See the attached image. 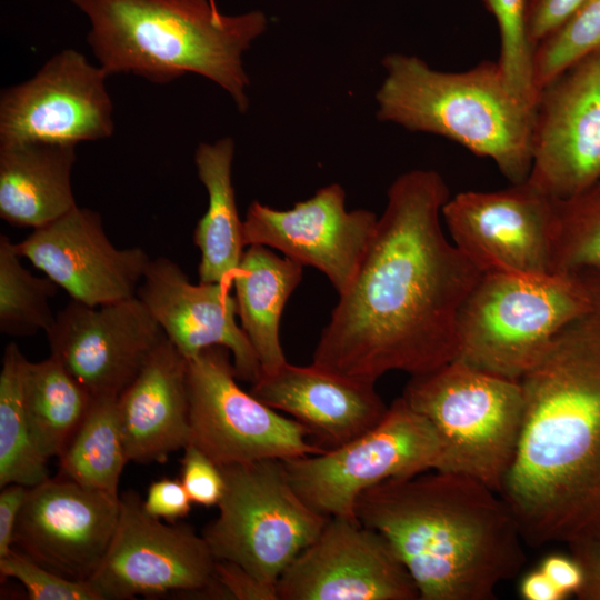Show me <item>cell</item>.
Masks as SVG:
<instances>
[{
	"label": "cell",
	"mask_w": 600,
	"mask_h": 600,
	"mask_svg": "<svg viewBox=\"0 0 600 600\" xmlns=\"http://www.w3.org/2000/svg\"><path fill=\"white\" fill-rule=\"evenodd\" d=\"M449 189L434 170L397 177L354 279L339 294L312 363L376 382L458 358V317L483 274L441 228Z\"/></svg>",
	"instance_id": "cell-1"
},
{
	"label": "cell",
	"mask_w": 600,
	"mask_h": 600,
	"mask_svg": "<svg viewBox=\"0 0 600 600\" xmlns=\"http://www.w3.org/2000/svg\"><path fill=\"white\" fill-rule=\"evenodd\" d=\"M520 382L522 426L499 493L530 547L600 540V313L563 328Z\"/></svg>",
	"instance_id": "cell-2"
},
{
	"label": "cell",
	"mask_w": 600,
	"mask_h": 600,
	"mask_svg": "<svg viewBox=\"0 0 600 600\" xmlns=\"http://www.w3.org/2000/svg\"><path fill=\"white\" fill-rule=\"evenodd\" d=\"M356 518L380 532L419 600H492L526 563L524 539L501 494L463 474L431 470L363 491Z\"/></svg>",
	"instance_id": "cell-3"
},
{
	"label": "cell",
	"mask_w": 600,
	"mask_h": 600,
	"mask_svg": "<svg viewBox=\"0 0 600 600\" xmlns=\"http://www.w3.org/2000/svg\"><path fill=\"white\" fill-rule=\"evenodd\" d=\"M89 20L87 42L108 76L168 84L194 73L249 108L243 54L267 29L261 11L228 16L214 0H69Z\"/></svg>",
	"instance_id": "cell-4"
},
{
	"label": "cell",
	"mask_w": 600,
	"mask_h": 600,
	"mask_svg": "<svg viewBox=\"0 0 600 600\" xmlns=\"http://www.w3.org/2000/svg\"><path fill=\"white\" fill-rule=\"evenodd\" d=\"M381 64L379 121L454 141L491 159L511 184L528 179L534 106L509 87L497 61L447 72L417 56L390 53Z\"/></svg>",
	"instance_id": "cell-5"
},
{
	"label": "cell",
	"mask_w": 600,
	"mask_h": 600,
	"mask_svg": "<svg viewBox=\"0 0 600 600\" xmlns=\"http://www.w3.org/2000/svg\"><path fill=\"white\" fill-rule=\"evenodd\" d=\"M401 397L436 430L441 443L438 470L473 478L500 491L522 426L520 381L457 358L411 377Z\"/></svg>",
	"instance_id": "cell-6"
},
{
	"label": "cell",
	"mask_w": 600,
	"mask_h": 600,
	"mask_svg": "<svg viewBox=\"0 0 600 600\" xmlns=\"http://www.w3.org/2000/svg\"><path fill=\"white\" fill-rule=\"evenodd\" d=\"M577 274L483 273L458 317V358L520 381L558 333L592 312Z\"/></svg>",
	"instance_id": "cell-7"
},
{
	"label": "cell",
	"mask_w": 600,
	"mask_h": 600,
	"mask_svg": "<svg viewBox=\"0 0 600 600\" xmlns=\"http://www.w3.org/2000/svg\"><path fill=\"white\" fill-rule=\"evenodd\" d=\"M220 468L224 491L217 506L219 513L202 536L217 560L234 562L276 587L284 569L317 538L329 518L297 493L283 460Z\"/></svg>",
	"instance_id": "cell-8"
},
{
	"label": "cell",
	"mask_w": 600,
	"mask_h": 600,
	"mask_svg": "<svg viewBox=\"0 0 600 600\" xmlns=\"http://www.w3.org/2000/svg\"><path fill=\"white\" fill-rule=\"evenodd\" d=\"M441 443L431 423L402 398L356 439L324 452L283 460L301 499L323 517H354L358 497L391 479L438 470Z\"/></svg>",
	"instance_id": "cell-9"
},
{
	"label": "cell",
	"mask_w": 600,
	"mask_h": 600,
	"mask_svg": "<svg viewBox=\"0 0 600 600\" xmlns=\"http://www.w3.org/2000/svg\"><path fill=\"white\" fill-rule=\"evenodd\" d=\"M230 351L203 349L188 359L190 442L218 466L287 460L326 449L311 432L239 384Z\"/></svg>",
	"instance_id": "cell-10"
},
{
	"label": "cell",
	"mask_w": 600,
	"mask_h": 600,
	"mask_svg": "<svg viewBox=\"0 0 600 600\" xmlns=\"http://www.w3.org/2000/svg\"><path fill=\"white\" fill-rule=\"evenodd\" d=\"M216 560L193 527L151 517L139 494L124 491L113 537L88 581L101 600L172 592L213 596Z\"/></svg>",
	"instance_id": "cell-11"
},
{
	"label": "cell",
	"mask_w": 600,
	"mask_h": 600,
	"mask_svg": "<svg viewBox=\"0 0 600 600\" xmlns=\"http://www.w3.org/2000/svg\"><path fill=\"white\" fill-rule=\"evenodd\" d=\"M442 218L454 246L482 273L552 274L556 200L528 180L459 192Z\"/></svg>",
	"instance_id": "cell-12"
},
{
	"label": "cell",
	"mask_w": 600,
	"mask_h": 600,
	"mask_svg": "<svg viewBox=\"0 0 600 600\" xmlns=\"http://www.w3.org/2000/svg\"><path fill=\"white\" fill-rule=\"evenodd\" d=\"M108 73L68 48L28 80L0 94V142L39 141L77 146L114 131Z\"/></svg>",
	"instance_id": "cell-13"
},
{
	"label": "cell",
	"mask_w": 600,
	"mask_h": 600,
	"mask_svg": "<svg viewBox=\"0 0 600 600\" xmlns=\"http://www.w3.org/2000/svg\"><path fill=\"white\" fill-rule=\"evenodd\" d=\"M278 600H419L389 541L354 517H331L277 581Z\"/></svg>",
	"instance_id": "cell-14"
},
{
	"label": "cell",
	"mask_w": 600,
	"mask_h": 600,
	"mask_svg": "<svg viewBox=\"0 0 600 600\" xmlns=\"http://www.w3.org/2000/svg\"><path fill=\"white\" fill-rule=\"evenodd\" d=\"M528 181L567 200L600 179V52L542 87L534 106Z\"/></svg>",
	"instance_id": "cell-15"
},
{
	"label": "cell",
	"mask_w": 600,
	"mask_h": 600,
	"mask_svg": "<svg viewBox=\"0 0 600 600\" xmlns=\"http://www.w3.org/2000/svg\"><path fill=\"white\" fill-rule=\"evenodd\" d=\"M44 333L50 354L93 398H118L166 338L137 296L98 307L71 299Z\"/></svg>",
	"instance_id": "cell-16"
},
{
	"label": "cell",
	"mask_w": 600,
	"mask_h": 600,
	"mask_svg": "<svg viewBox=\"0 0 600 600\" xmlns=\"http://www.w3.org/2000/svg\"><path fill=\"white\" fill-rule=\"evenodd\" d=\"M377 222L370 210H347L344 189L331 183L288 210L252 201L243 220V238L246 247L273 248L301 266L320 270L341 294L357 274Z\"/></svg>",
	"instance_id": "cell-17"
},
{
	"label": "cell",
	"mask_w": 600,
	"mask_h": 600,
	"mask_svg": "<svg viewBox=\"0 0 600 600\" xmlns=\"http://www.w3.org/2000/svg\"><path fill=\"white\" fill-rule=\"evenodd\" d=\"M120 496L89 489L66 477L30 487L13 548L58 574L88 581L113 537Z\"/></svg>",
	"instance_id": "cell-18"
},
{
	"label": "cell",
	"mask_w": 600,
	"mask_h": 600,
	"mask_svg": "<svg viewBox=\"0 0 600 600\" xmlns=\"http://www.w3.org/2000/svg\"><path fill=\"white\" fill-rule=\"evenodd\" d=\"M14 247L72 300L91 307L136 297L151 261L140 247L117 248L101 216L78 206Z\"/></svg>",
	"instance_id": "cell-19"
},
{
	"label": "cell",
	"mask_w": 600,
	"mask_h": 600,
	"mask_svg": "<svg viewBox=\"0 0 600 600\" xmlns=\"http://www.w3.org/2000/svg\"><path fill=\"white\" fill-rule=\"evenodd\" d=\"M230 291L221 283L193 284L176 262L159 257L150 261L136 296L187 360L222 346L232 356L237 378L252 384L261 368L236 321L237 303Z\"/></svg>",
	"instance_id": "cell-20"
},
{
	"label": "cell",
	"mask_w": 600,
	"mask_h": 600,
	"mask_svg": "<svg viewBox=\"0 0 600 600\" xmlns=\"http://www.w3.org/2000/svg\"><path fill=\"white\" fill-rule=\"evenodd\" d=\"M376 382L341 374L314 363H284L261 373L250 392L304 426L326 450L340 447L373 428L388 407Z\"/></svg>",
	"instance_id": "cell-21"
},
{
	"label": "cell",
	"mask_w": 600,
	"mask_h": 600,
	"mask_svg": "<svg viewBox=\"0 0 600 600\" xmlns=\"http://www.w3.org/2000/svg\"><path fill=\"white\" fill-rule=\"evenodd\" d=\"M129 461L164 463L190 442L188 360L167 339L117 399Z\"/></svg>",
	"instance_id": "cell-22"
},
{
	"label": "cell",
	"mask_w": 600,
	"mask_h": 600,
	"mask_svg": "<svg viewBox=\"0 0 600 600\" xmlns=\"http://www.w3.org/2000/svg\"><path fill=\"white\" fill-rule=\"evenodd\" d=\"M76 160L72 144L1 141V219L36 229L76 208L71 187Z\"/></svg>",
	"instance_id": "cell-23"
},
{
	"label": "cell",
	"mask_w": 600,
	"mask_h": 600,
	"mask_svg": "<svg viewBox=\"0 0 600 600\" xmlns=\"http://www.w3.org/2000/svg\"><path fill=\"white\" fill-rule=\"evenodd\" d=\"M234 141L230 137L201 142L194 152L198 178L208 193V208L199 219L193 242L200 251L199 282L233 287L244 252L243 221L232 184Z\"/></svg>",
	"instance_id": "cell-24"
},
{
	"label": "cell",
	"mask_w": 600,
	"mask_h": 600,
	"mask_svg": "<svg viewBox=\"0 0 600 600\" xmlns=\"http://www.w3.org/2000/svg\"><path fill=\"white\" fill-rule=\"evenodd\" d=\"M300 263L262 244L244 250L233 277L237 313L258 357L261 373L287 363L280 342L283 308L302 278Z\"/></svg>",
	"instance_id": "cell-25"
},
{
	"label": "cell",
	"mask_w": 600,
	"mask_h": 600,
	"mask_svg": "<svg viewBox=\"0 0 600 600\" xmlns=\"http://www.w3.org/2000/svg\"><path fill=\"white\" fill-rule=\"evenodd\" d=\"M24 404L32 438L49 461L61 453L86 417L93 397L53 356L28 361Z\"/></svg>",
	"instance_id": "cell-26"
},
{
	"label": "cell",
	"mask_w": 600,
	"mask_h": 600,
	"mask_svg": "<svg viewBox=\"0 0 600 600\" xmlns=\"http://www.w3.org/2000/svg\"><path fill=\"white\" fill-rule=\"evenodd\" d=\"M117 399H92L86 417L58 459L60 476L89 489L119 497L121 473L129 459Z\"/></svg>",
	"instance_id": "cell-27"
},
{
	"label": "cell",
	"mask_w": 600,
	"mask_h": 600,
	"mask_svg": "<svg viewBox=\"0 0 600 600\" xmlns=\"http://www.w3.org/2000/svg\"><path fill=\"white\" fill-rule=\"evenodd\" d=\"M28 360L16 342L3 351L0 372V488L33 487L48 477V460L39 452L29 426L23 392Z\"/></svg>",
	"instance_id": "cell-28"
},
{
	"label": "cell",
	"mask_w": 600,
	"mask_h": 600,
	"mask_svg": "<svg viewBox=\"0 0 600 600\" xmlns=\"http://www.w3.org/2000/svg\"><path fill=\"white\" fill-rule=\"evenodd\" d=\"M14 243L0 236V331L9 337H30L53 324L50 300L58 286L37 277L21 262Z\"/></svg>",
	"instance_id": "cell-29"
},
{
	"label": "cell",
	"mask_w": 600,
	"mask_h": 600,
	"mask_svg": "<svg viewBox=\"0 0 600 600\" xmlns=\"http://www.w3.org/2000/svg\"><path fill=\"white\" fill-rule=\"evenodd\" d=\"M600 269V179L580 194L556 200L552 273Z\"/></svg>",
	"instance_id": "cell-30"
},
{
	"label": "cell",
	"mask_w": 600,
	"mask_h": 600,
	"mask_svg": "<svg viewBox=\"0 0 600 600\" xmlns=\"http://www.w3.org/2000/svg\"><path fill=\"white\" fill-rule=\"evenodd\" d=\"M600 52V0H584L534 51L538 90L580 60Z\"/></svg>",
	"instance_id": "cell-31"
},
{
	"label": "cell",
	"mask_w": 600,
	"mask_h": 600,
	"mask_svg": "<svg viewBox=\"0 0 600 600\" xmlns=\"http://www.w3.org/2000/svg\"><path fill=\"white\" fill-rule=\"evenodd\" d=\"M494 17L500 33L497 60L509 87L523 100L536 106L539 90L534 79L536 47L528 29L529 0H481Z\"/></svg>",
	"instance_id": "cell-32"
},
{
	"label": "cell",
	"mask_w": 600,
	"mask_h": 600,
	"mask_svg": "<svg viewBox=\"0 0 600 600\" xmlns=\"http://www.w3.org/2000/svg\"><path fill=\"white\" fill-rule=\"evenodd\" d=\"M0 574L19 581L31 600H101L89 581L62 577L14 548L0 557Z\"/></svg>",
	"instance_id": "cell-33"
},
{
	"label": "cell",
	"mask_w": 600,
	"mask_h": 600,
	"mask_svg": "<svg viewBox=\"0 0 600 600\" xmlns=\"http://www.w3.org/2000/svg\"><path fill=\"white\" fill-rule=\"evenodd\" d=\"M183 451L180 480L191 501L203 507L218 506L224 491L220 466L192 443Z\"/></svg>",
	"instance_id": "cell-34"
},
{
	"label": "cell",
	"mask_w": 600,
	"mask_h": 600,
	"mask_svg": "<svg viewBox=\"0 0 600 600\" xmlns=\"http://www.w3.org/2000/svg\"><path fill=\"white\" fill-rule=\"evenodd\" d=\"M213 580L222 599L278 600L276 587L231 561L216 560Z\"/></svg>",
	"instance_id": "cell-35"
},
{
	"label": "cell",
	"mask_w": 600,
	"mask_h": 600,
	"mask_svg": "<svg viewBox=\"0 0 600 600\" xmlns=\"http://www.w3.org/2000/svg\"><path fill=\"white\" fill-rule=\"evenodd\" d=\"M192 503L180 479L163 477L148 487L143 508L153 518L176 523L188 516Z\"/></svg>",
	"instance_id": "cell-36"
},
{
	"label": "cell",
	"mask_w": 600,
	"mask_h": 600,
	"mask_svg": "<svg viewBox=\"0 0 600 600\" xmlns=\"http://www.w3.org/2000/svg\"><path fill=\"white\" fill-rule=\"evenodd\" d=\"M584 0H529L528 29L534 47L558 28Z\"/></svg>",
	"instance_id": "cell-37"
},
{
	"label": "cell",
	"mask_w": 600,
	"mask_h": 600,
	"mask_svg": "<svg viewBox=\"0 0 600 600\" xmlns=\"http://www.w3.org/2000/svg\"><path fill=\"white\" fill-rule=\"evenodd\" d=\"M30 487L11 483L0 492V557L12 548L16 524Z\"/></svg>",
	"instance_id": "cell-38"
},
{
	"label": "cell",
	"mask_w": 600,
	"mask_h": 600,
	"mask_svg": "<svg viewBox=\"0 0 600 600\" xmlns=\"http://www.w3.org/2000/svg\"><path fill=\"white\" fill-rule=\"evenodd\" d=\"M568 547L583 573V582L576 597L580 600H600V540L579 542Z\"/></svg>",
	"instance_id": "cell-39"
},
{
	"label": "cell",
	"mask_w": 600,
	"mask_h": 600,
	"mask_svg": "<svg viewBox=\"0 0 600 600\" xmlns=\"http://www.w3.org/2000/svg\"><path fill=\"white\" fill-rule=\"evenodd\" d=\"M539 568L568 597L577 596L583 582V573L571 553L548 554L541 560Z\"/></svg>",
	"instance_id": "cell-40"
},
{
	"label": "cell",
	"mask_w": 600,
	"mask_h": 600,
	"mask_svg": "<svg viewBox=\"0 0 600 600\" xmlns=\"http://www.w3.org/2000/svg\"><path fill=\"white\" fill-rule=\"evenodd\" d=\"M518 591L523 600H564L569 598L540 568L527 572L521 578Z\"/></svg>",
	"instance_id": "cell-41"
},
{
	"label": "cell",
	"mask_w": 600,
	"mask_h": 600,
	"mask_svg": "<svg viewBox=\"0 0 600 600\" xmlns=\"http://www.w3.org/2000/svg\"><path fill=\"white\" fill-rule=\"evenodd\" d=\"M590 298L592 309L600 313V269L577 273Z\"/></svg>",
	"instance_id": "cell-42"
}]
</instances>
